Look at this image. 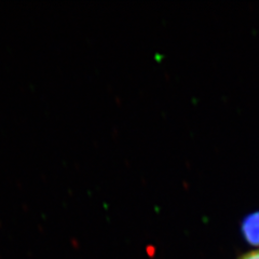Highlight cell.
<instances>
[{"instance_id":"6da1fadb","label":"cell","mask_w":259,"mask_h":259,"mask_svg":"<svg viewBox=\"0 0 259 259\" xmlns=\"http://www.w3.org/2000/svg\"><path fill=\"white\" fill-rule=\"evenodd\" d=\"M242 236L250 245L259 246V212L247 215L242 221Z\"/></svg>"},{"instance_id":"7a4b0ae2","label":"cell","mask_w":259,"mask_h":259,"mask_svg":"<svg viewBox=\"0 0 259 259\" xmlns=\"http://www.w3.org/2000/svg\"><path fill=\"white\" fill-rule=\"evenodd\" d=\"M240 259H259V248L252 250V252H249L245 255H243Z\"/></svg>"}]
</instances>
